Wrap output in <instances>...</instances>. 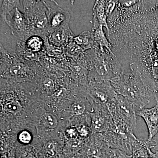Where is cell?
<instances>
[{"mask_svg":"<svg viewBox=\"0 0 158 158\" xmlns=\"http://www.w3.org/2000/svg\"><path fill=\"white\" fill-rule=\"evenodd\" d=\"M108 38L122 68L138 72L158 103V1H139L108 18Z\"/></svg>","mask_w":158,"mask_h":158,"instance_id":"6da1fadb","label":"cell"},{"mask_svg":"<svg viewBox=\"0 0 158 158\" xmlns=\"http://www.w3.org/2000/svg\"><path fill=\"white\" fill-rule=\"evenodd\" d=\"M110 81L117 94L132 104L136 113L154 99L144 86L138 72L131 67L123 69Z\"/></svg>","mask_w":158,"mask_h":158,"instance_id":"7a4b0ae2","label":"cell"},{"mask_svg":"<svg viewBox=\"0 0 158 158\" xmlns=\"http://www.w3.org/2000/svg\"><path fill=\"white\" fill-rule=\"evenodd\" d=\"M90 60L89 82L110 81L119 73L118 65L113 52L98 48L87 51Z\"/></svg>","mask_w":158,"mask_h":158,"instance_id":"3957f363","label":"cell"},{"mask_svg":"<svg viewBox=\"0 0 158 158\" xmlns=\"http://www.w3.org/2000/svg\"><path fill=\"white\" fill-rule=\"evenodd\" d=\"M23 13L31 26L32 36H38L44 39L51 33L48 9L44 1H22Z\"/></svg>","mask_w":158,"mask_h":158,"instance_id":"277c9868","label":"cell"},{"mask_svg":"<svg viewBox=\"0 0 158 158\" xmlns=\"http://www.w3.org/2000/svg\"><path fill=\"white\" fill-rule=\"evenodd\" d=\"M41 66L40 62L27 61L14 54L11 65L1 78L17 83L34 82Z\"/></svg>","mask_w":158,"mask_h":158,"instance_id":"5b68a950","label":"cell"},{"mask_svg":"<svg viewBox=\"0 0 158 158\" xmlns=\"http://www.w3.org/2000/svg\"><path fill=\"white\" fill-rule=\"evenodd\" d=\"M107 107L115 123L127 125L134 131L137 127V113L132 104L124 97L116 94Z\"/></svg>","mask_w":158,"mask_h":158,"instance_id":"8992f818","label":"cell"},{"mask_svg":"<svg viewBox=\"0 0 158 158\" xmlns=\"http://www.w3.org/2000/svg\"><path fill=\"white\" fill-rule=\"evenodd\" d=\"M101 133L109 147L121 150L132 154L133 143L137 138L133 132L120 129L116 127L113 123L110 129Z\"/></svg>","mask_w":158,"mask_h":158,"instance_id":"52a82bcc","label":"cell"},{"mask_svg":"<svg viewBox=\"0 0 158 158\" xmlns=\"http://www.w3.org/2000/svg\"><path fill=\"white\" fill-rule=\"evenodd\" d=\"M85 93L93 102L107 107L117 94L109 81L89 82Z\"/></svg>","mask_w":158,"mask_h":158,"instance_id":"ba28073f","label":"cell"},{"mask_svg":"<svg viewBox=\"0 0 158 158\" xmlns=\"http://www.w3.org/2000/svg\"><path fill=\"white\" fill-rule=\"evenodd\" d=\"M92 103L93 111L90 113V127L92 134L105 132L113 125L112 116L106 106Z\"/></svg>","mask_w":158,"mask_h":158,"instance_id":"9c48e42d","label":"cell"},{"mask_svg":"<svg viewBox=\"0 0 158 158\" xmlns=\"http://www.w3.org/2000/svg\"><path fill=\"white\" fill-rule=\"evenodd\" d=\"M48 9V17L51 33L54 30L69 25L71 15L54 1H44Z\"/></svg>","mask_w":158,"mask_h":158,"instance_id":"30bf717a","label":"cell"},{"mask_svg":"<svg viewBox=\"0 0 158 158\" xmlns=\"http://www.w3.org/2000/svg\"><path fill=\"white\" fill-rule=\"evenodd\" d=\"M15 9L14 15L7 24L12 35L18 37L20 41H24L32 36L31 26L23 12L18 8Z\"/></svg>","mask_w":158,"mask_h":158,"instance_id":"8fae6325","label":"cell"},{"mask_svg":"<svg viewBox=\"0 0 158 158\" xmlns=\"http://www.w3.org/2000/svg\"><path fill=\"white\" fill-rule=\"evenodd\" d=\"M109 148L110 147L105 142L101 133H96L85 140L80 153L94 158H105Z\"/></svg>","mask_w":158,"mask_h":158,"instance_id":"7c38bea8","label":"cell"},{"mask_svg":"<svg viewBox=\"0 0 158 158\" xmlns=\"http://www.w3.org/2000/svg\"><path fill=\"white\" fill-rule=\"evenodd\" d=\"M137 116L144 119L148 130V142L151 143L158 133V103L153 107L142 109L137 112Z\"/></svg>","mask_w":158,"mask_h":158,"instance_id":"4fadbf2b","label":"cell"},{"mask_svg":"<svg viewBox=\"0 0 158 158\" xmlns=\"http://www.w3.org/2000/svg\"><path fill=\"white\" fill-rule=\"evenodd\" d=\"M74 37L69 25L54 30L48 37L50 43L57 47L65 48L71 40Z\"/></svg>","mask_w":158,"mask_h":158,"instance_id":"5bb4252c","label":"cell"},{"mask_svg":"<svg viewBox=\"0 0 158 158\" xmlns=\"http://www.w3.org/2000/svg\"><path fill=\"white\" fill-rule=\"evenodd\" d=\"M93 18L90 22L93 25L92 31L101 27H105L109 32L108 17L105 9V1H95L93 8Z\"/></svg>","mask_w":158,"mask_h":158,"instance_id":"9a60e30c","label":"cell"},{"mask_svg":"<svg viewBox=\"0 0 158 158\" xmlns=\"http://www.w3.org/2000/svg\"><path fill=\"white\" fill-rule=\"evenodd\" d=\"M26 50L32 53L41 55L44 52V40L38 36H32L24 41H20Z\"/></svg>","mask_w":158,"mask_h":158,"instance_id":"2e32d148","label":"cell"},{"mask_svg":"<svg viewBox=\"0 0 158 158\" xmlns=\"http://www.w3.org/2000/svg\"><path fill=\"white\" fill-rule=\"evenodd\" d=\"M103 27H101L92 31L94 40L96 47L99 48L101 51H104L105 49H106L110 52H113V46L108 37L106 36Z\"/></svg>","mask_w":158,"mask_h":158,"instance_id":"e0dca14e","label":"cell"},{"mask_svg":"<svg viewBox=\"0 0 158 158\" xmlns=\"http://www.w3.org/2000/svg\"><path fill=\"white\" fill-rule=\"evenodd\" d=\"M39 127L46 131H53L58 128L59 121L56 116L51 112L43 113L39 119Z\"/></svg>","mask_w":158,"mask_h":158,"instance_id":"ac0fdd59","label":"cell"},{"mask_svg":"<svg viewBox=\"0 0 158 158\" xmlns=\"http://www.w3.org/2000/svg\"><path fill=\"white\" fill-rule=\"evenodd\" d=\"M74 42L80 46L85 51L96 48L92 32L84 31L78 36L73 38Z\"/></svg>","mask_w":158,"mask_h":158,"instance_id":"d6986e66","label":"cell"},{"mask_svg":"<svg viewBox=\"0 0 158 158\" xmlns=\"http://www.w3.org/2000/svg\"><path fill=\"white\" fill-rule=\"evenodd\" d=\"M21 1L19 0H4L1 1L0 15L1 19L7 24L9 20L7 16L10 15L11 17V11L13 9H16L21 6Z\"/></svg>","mask_w":158,"mask_h":158,"instance_id":"ffe728a7","label":"cell"},{"mask_svg":"<svg viewBox=\"0 0 158 158\" xmlns=\"http://www.w3.org/2000/svg\"><path fill=\"white\" fill-rule=\"evenodd\" d=\"M73 38L66 46L64 51L65 56L69 59H74L81 56L86 51L74 42Z\"/></svg>","mask_w":158,"mask_h":158,"instance_id":"44dd1931","label":"cell"},{"mask_svg":"<svg viewBox=\"0 0 158 158\" xmlns=\"http://www.w3.org/2000/svg\"><path fill=\"white\" fill-rule=\"evenodd\" d=\"M0 73L2 74L11 65L13 59V56L11 55L0 44Z\"/></svg>","mask_w":158,"mask_h":158,"instance_id":"7402d4cb","label":"cell"},{"mask_svg":"<svg viewBox=\"0 0 158 158\" xmlns=\"http://www.w3.org/2000/svg\"><path fill=\"white\" fill-rule=\"evenodd\" d=\"M105 158H132V155H129L121 150L110 148L106 153Z\"/></svg>","mask_w":158,"mask_h":158,"instance_id":"603a6c76","label":"cell"},{"mask_svg":"<svg viewBox=\"0 0 158 158\" xmlns=\"http://www.w3.org/2000/svg\"><path fill=\"white\" fill-rule=\"evenodd\" d=\"M80 138L86 140L92 135V131L90 127L86 125H78L76 126Z\"/></svg>","mask_w":158,"mask_h":158,"instance_id":"cb8c5ba5","label":"cell"},{"mask_svg":"<svg viewBox=\"0 0 158 158\" xmlns=\"http://www.w3.org/2000/svg\"><path fill=\"white\" fill-rule=\"evenodd\" d=\"M17 140L21 144H27L31 143L33 140V136L28 131L23 130L19 133Z\"/></svg>","mask_w":158,"mask_h":158,"instance_id":"d4e9b609","label":"cell"},{"mask_svg":"<svg viewBox=\"0 0 158 158\" xmlns=\"http://www.w3.org/2000/svg\"><path fill=\"white\" fill-rule=\"evenodd\" d=\"M65 136L69 141H72L80 138L78 132L76 127H72L67 128L65 131Z\"/></svg>","mask_w":158,"mask_h":158,"instance_id":"484cf974","label":"cell"},{"mask_svg":"<svg viewBox=\"0 0 158 158\" xmlns=\"http://www.w3.org/2000/svg\"><path fill=\"white\" fill-rule=\"evenodd\" d=\"M117 1H105V9L108 17L113 14L116 9Z\"/></svg>","mask_w":158,"mask_h":158,"instance_id":"4316f807","label":"cell"},{"mask_svg":"<svg viewBox=\"0 0 158 158\" xmlns=\"http://www.w3.org/2000/svg\"><path fill=\"white\" fill-rule=\"evenodd\" d=\"M154 141L155 142V144L153 145H150V147L151 149H154L156 151L158 152V138L155 140H152V141Z\"/></svg>","mask_w":158,"mask_h":158,"instance_id":"83f0119b","label":"cell"},{"mask_svg":"<svg viewBox=\"0 0 158 158\" xmlns=\"http://www.w3.org/2000/svg\"><path fill=\"white\" fill-rule=\"evenodd\" d=\"M75 158H94L91 157L89 156L86 155L84 154L80 153L77 154L76 156L75 157Z\"/></svg>","mask_w":158,"mask_h":158,"instance_id":"f1b7e54d","label":"cell"}]
</instances>
